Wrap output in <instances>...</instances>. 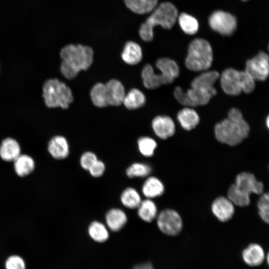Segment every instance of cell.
<instances>
[{"label": "cell", "mask_w": 269, "mask_h": 269, "mask_svg": "<svg viewBox=\"0 0 269 269\" xmlns=\"http://www.w3.org/2000/svg\"><path fill=\"white\" fill-rule=\"evenodd\" d=\"M134 269H153L152 267L150 264H144L139 266H137Z\"/></svg>", "instance_id": "obj_39"}, {"label": "cell", "mask_w": 269, "mask_h": 269, "mask_svg": "<svg viewBox=\"0 0 269 269\" xmlns=\"http://www.w3.org/2000/svg\"><path fill=\"white\" fill-rule=\"evenodd\" d=\"M178 120L182 127L186 131L194 129L199 122V117L195 110L188 107L180 111Z\"/></svg>", "instance_id": "obj_21"}, {"label": "cell", "mask_w": 269, "mask_h": 269, "mask_svg": "<svg viewBox=\"0 0 269 269\" xmlns=\"http://www.w3.org/2000/svg\"><path fill=\"white\" fill-rule=\"evenodd\" d=\"M152 128L155 134L163 139L172 136L175 132L174 123L168 116L155 117L152 122Z\"/></svg>", "instance_id": "obj_14"}, {"label": "cell", "mask_w": 269, "mask_h": 269, "mask_svg": "<svg viewBox=\"0 0 269 269\" xmlns=\"http://www.w3.org/2000/svg\"><path fill=\"white\" fill-rule=\"evenodd\" d=\"M6 269H25V264L23 259L18 256L9 257L5 262Z\"/></svg>", "instance_id": "obj_36"}, {"label": "cell", "mask_w": 269, "mask_h": 269, "mask_svg": "<svg viewBox=\"0 0 269 269\" xmlns=\"http://www.w3.org/2000/svg\"><path fill=\"white\" fill-rule=\"evenodd\" d=\"M122 203L130 209L137 208L141 200L137 191L132 187L126 188L121 196Z\"/></svg>", "instance_id": "obj_30"}, {"label": "cell", "mask_w": 269, "mask_h": 269, "mask_svg": "<svg viewBox=\"0 0 269 269\" xmlns=\"http://www.w3.org/2000/svg\"><path fill=\"white\" fill-rule=\"evenodd\" d=\"M47 150L55 159H63L69 154V146L67 139L63 136L55 135L48 141Z\"/></svg>", "instance_id": "obj_15"}, {"label": "cell", "mask_w": 269, "mask_h": 269, "mask_svg": "<svg viewBox=\"0 0 269 269\" xmlns=\"http://www.w3.org/2000/svg\"><path fill=\"white\" fill-rule=\"evenodd\" d=\"M263 191V183L253 174L244 172L237 175L235 183L229 188L227 197L235 205L246 207L250 203L251 194H262Z\"/></svg>", "instance_id": "obj_4"}, {"label": "cell", "mask_w": 269, "mask_h": 269, "mask_svg": "<svg viewBox=\"0 0 269 269\" xmlns=\"http://www.w3.org/2000/svg\"><path fill=\"white\" fill-rule=\"evenodd\" d=\"M262 248L257 244L250 245L243 252V258L246 264L251 266L261 265L264 260Z\"/></svg>", "instance_id": "obj_19"}, {"label": "cell", "mask_w": 269, "mask_h": 269, "mask_svg": "<svg viewBox=\"0 0 269 269\" xmlns=\"http://www.w3.org/2000/svg\"><path fill=\"white\" fill-rule=\"evenodd\" d=\"M42 91L44 104L48 108L66 109L73 101L70 87L56 78L46 80L42 86Z\"/></svg>", "instance_id": "obj_5"}, {"label": "cell", "mask_w": 269, "mask_h": 269, "mask_svg": "<svg viewBox=\"0 0 269 269\" xmlns=\"http://www.w3.org/2000/svg\"><path fill=\"white\" fill-rule=\"evenodd\" d=\"M133 12L142 14L151 12L156 6L158 0H124Z\"/></svg>", "instance_id": "obj_24"}, {"label": "cell", "mask_w": 269, "mask_h": 269, "mask_svg": "<svg viewBox=\"0 0 269 269\" xmlns=\"http://www.w3.org/2000/svg\"><path fill=\"white\" fill-rule=\"evenodd\" d=\"M138 216L143 221L150 222L157 216V209L154 202L150 199L141 201L137 208Z\"/></svg>", "instance_id": "obj_26"}, {"label": "cell", "mask_w": 269, "mask_h": 269, "mask_svg": "<svg viewBox=\"0 0 269 269\" xmlns=\"http://www.w3.org/2000/svg\"><path fill=\"white\" fill-rule=\"evenodd\" d=\"M13 162L15 171L19 176L24 177L28 175L34 169V161L28 155L20 154Z\"/></svg>", "instance_id": "obj_22"}, {"label": "cell", "mask_w": 269, "mask_h": 269, "mask_svg": "<svg viewBox=\"0 0 269 269\" xmlns=\"http://www.w3.org/2000/svg\"><path fill=\"white\" fill-rule=\"evenodd\" d=\"M155 65L161 72L173 80L179 75V67L177 63L172 59L167 58H160L157 60Z\"/></svg>", "instance_id": "obj_28"}, {"label": "cell", "mask_w": 269, "mask_h": 269, "mask_svg": "<svg viewBox=\"0 0 269 269\" xmlns=\"http://www.w3.org/2000/svg\"><path fill=\"white\" fill-rule=\"evenodd\" d=\"M242 0L244 1H248L249 0Z\"/></svg>", "instance_id": "obj_41"}, {"label": "cell", "mask_w": 269, "mask_h": 269, "mask_svg": "<svg viewBox=\"0 0 269 269\" xmlns=\"http://www.w3.org/2000/svg\"><path fill=\"white\" fill-rule=\"evenodd\" d=\"M176 7L169 2H164L157 6L139 28V34L141 38L147 42L153 38V28L160 25L165 29H171L178 17Z\"/></svg>", "instance_id": "obj_3"}, {"label": "cell", "mask_w": 269, "mask_h": 269, "mask_svg": "<svg viewBox=\"0 0 269 269\" xmlns=\"http://www.w3.org/2000/svg\"><path fill=\"white\" fill-rule=\"evenodd\" d=\"M105 170V165L103 162L97 160L89 169L88 171L92 176L98 177L103 175Z\"/></svg>", "instance_id": "obj_38"}, {"label": "cell", "mask_w": 269, "mask_h": 269, "mask_svg": "<svg viewBox=\"0 0 269 269\" xmlns=\"http://www.w3.org/2000/svg\"><path fill=\"white\" fill-rule=\"evenodd\" d=\"M214 132L215 137L219 142L235 146L248 136L250 127L244 120L241 111L232 108L229 112L228 117L216 125Z\"/></svg>", "instance_id": "obj_1"}, {"label": "cell", "mask_w": 269, "mask_h": 269, "mask_svg": "<svg viewBox=\"0 0 269 269\" xmlns=\"http://www.w3.org/2000/svg\"><path fill=\"white\" fill-rule=\"evenodd\" d=\"M62 59L60 71L68 79H72L81 70H87L92 64L94 52L92 49L81 44H68L60 52Z\"/></svg>", "instance_id": "obj_2"}, {"label": "cell", "mask_w": 269, "mask_h": 269, "mask_svg": "<svg viewBox=\"0 0 269 269\" xmlns=\"http://www.w3.org/2000/svg\"><path fill=\"white\" fill-rule=\"evenodd\" d=\"M259 214L266 223L269 221V195L268 193H262L258 202Z\"/></svg>", "instance_id": "obj_34"}, {"label": "cell", "mask_w": 269, "mask_h": 269, "mask_svg": "<svg viewBox=\"0 0 269 269\" xmlns=\"http://www.w3.org/2000/svg\"><path fill=\"white\" fill-rule=\"evenodd\" d=\"M157 224L164 234L169 236L178 234L182 228V220L179 213L171 209L161 211L158 215Z\"/></svg>", "instance_id": "obj_10"}, {"label": "cell", "mask_w": 269, "mask_h": 269, "mask_svg": "<svg viewBox=\"0 0 269 269\" xmlns=\"http://www.w3.org/2000/svg\"><path fill=\"white\" fill-rule=\"evenodd\" d=\"M137 143L140 152L147 157L151 156L153 154L157 146L156 142L154 139L146 136L139 138Z\"/></svg>", "instance_id": "obj_32"}, {"label": "cell", "mask_w": 269, "mask_h": 269, "mask_svg": "<svg viewBox=\"0 0 269 269\" xmlns=\"http://www.w3.org/2000/svg\"><path fill=\"white\" fill-rule=\"evenodd\" d=\"M146 98L143 93L137 89H133L125 95L123 103L128 109L133 110L145 104Z\"/></svg>", "instance_id": "obj_25"}, {"label": "cell", "mask_w": 269, "mask_h": 269, "mask_svg": "<svg viewBox=\"0 0 269 269\" xmlns=\"http://www.w3.org/2000/svg\"><path fill=\"white\" fill-rule=\"evenodd\" d=\"M90 237L95 241L104 242L109 238V233L105 226L98 221L91 223L88 228Z\"/></svg>", "instance_id": "obj_31"}, {"label": "cell", "mask_w": 269, "mask_h": 269, "mask_svg": "<svg viewBox=\"0 0 269 269\" xmlns=\"http://www.w3.org/2000/svg\"><path fill=\"white\" fill-rule=\"evenodd\" d=\"M177 19L181 28L185 33L192 35L198 31L199 23L194 17L182 12L178 15Z\"/></svg>", "instance_id": "obj_29"}, {"label": "cell", "mask_w": 269, "mask_h": 269, "mask_svg": "<svg viewBox=\"0 0 269 269\" xmlns=\"http://www.w3.org/2000/svg\"><path fill=\"white\" fill-rule=\"evenodd\" d=\"M211 210L214 216L223 222L230 220L235 212L234 204L228 197L224 196L219 197L214 200Z\"/></svg>", "instance_id": "obj_13"}, {"label": "cell", "mask_w": 269, "mask_h": 269, "mask_svg": "<svg viewBox=\"0 0 269 269\" xmlns=\"http://www.w3.org/2000/svg\"><path fill=\"white\" fill-rule=\"evenodd\" d=\"M151 172L150 167L142 163H134L129 167L126 170V174L130 178L144 177Z\"/></svg>", "instance_id": "obj_33"}, {"label": "cell", "mask_w": 269, "mask_h": 269, "mask_svg": "<svg viewBox=\"0 0 269 269\" xmlns=\"http://www.w3.org/2000/svg\"><path fill=\"white\" fill-rule=\"evenodd\" d=\"M127 215L122 210L113 208L106 214V221L108 227L113 231H118L126 224Z\"/></svg>", "instance_id": "obj_20"}, {"label": "cell", "mask_w": 269, "mask_h": 269, "mask_svg": "<svg viewBox=\"0 0 269 269\" xmlns=\"http://www.w3.org/2000/svg\"><path fill=\"white\" fill-rule=\"evenodd\" d=\"M221 85L223 91L231 96L242 92L249 94L255 88V81L245 71L228 68L221 76Z\"/></svg>", "instance_id": "obj_7"}, {"label": "cell", "mask_w": 269, "mask_h": 269, "mask_svg": "<svg viewBox=\"0 0 269 269\" xmlns=\"http://www.w3.org/2000/svg\"><path fill=\"white\" fill-rule=\"evenodd\" d=\"M214 85L211 80L204 76H198L192 80L191 88L186 92L194 107L207 104L217 94Z\"/></svg>", "instance_id": "obj_8"}, {"label": "cell", "mask_w": 269, "mask_h": 269, "mask_svg": "<svg viewBox=\"0 0 269 269\" xmlns=\"http://www.w3.org/2000/svg\"><path fill=\"white\" fill-rule=\"evenodd\" d=\"M90 97L93 104L97 107L103 108L109 105L106 85L103 83H98L93 87Z\"/></svg>", "instance_id": "obj_27"}, {"label": "cell", "mask_w": 269, "mask_h": 269, "mask_svg": "<svg viewBox=\"0 0 269 269\" xmlns=\"http://www.w3.org/2000/svg\"><path fill=\"white\" fill-rule=\"evenodd\" d=\"M174 95L176 99L181 105L189 107H194L187 92H184L181 87H176Z\"/></svg>", "instance_id": "obj_35"}, {"label": "cell", "mask_w": 269, "mask_h": 269, "mask_svg": "<svg viewBox=\"0 0 269 269\" xmlns=\"http://www.w3.org/2000/svg\"><path fill=\"white\" fill-rule=\"evenodd\" d=\"M142 57V50L137 43L129 41L125 44L122 53V58L125 63L135 65L141 60Z\"/></svg>", "instance_id": "obj_18"}, {"label": "cell", "mask_w": 269, "mask_h": 269, "mask_svg": "<svg viewBox=\"0 0 269 269\" xmlns=\"http://www.w3.org/2000/svg\"><path fill=\"white\" fill-rule=\"evenodd\" d=\"M269 61L268 55L261 51L255 57L246 61L245 71L255 81H265L269 76Z\"/></svg>", "instance_id": "obj_11"}, {"label": "cell", "mask_w": 269, "mask_h": 269, "mask_svg": "<svg viewBox=\"0 0 269 269\" xmlns=\"http://www.w3.org/2000/svg\"><path fill=\"white\" fill-rule=\"evenodd\" d=\"M20 151L19 143L10 137L3 139L0 145V156L5 161H14L20 154Z\"/></svg>", "instance_id": "obj_17"}, {"label": "cell", "mask_w": 269, "mask_h": 269, "mask_svg": "<svg viewBox=\"0 0 269 269\" xmlns=\"http://www.w3.org/2000/svg\"><path fill=\"white\" fill-rule=\"evenodd\" d=\"M142 191L145 197L150 199L161 195L164 191V187L159 179L152 176L145 181Z\"/></svg>", "instance_id": "obj_23"}, {"label": "cell", "mask_w": 269, "mask_h": 269, "mask_svg": "<svg viewBox=\"0 0 269 269\" xmlns=\"http://www.w3.org/2000/svg\"><path fill=\"white\" fill-rule=\"evenodd\" d=\"M141 77L143 85L148 89H154L162 85L170 84L174 81L162 72L160 74L155 73L150 64H146L143 67Z\"/></svg>", "instance_id": "obj_12"}, {"label": "cell", "mask_w": 269, "mask_h": 269, "mask_svg": "<svg viewBox=\"0 0 269 269\" xmlns=\"http://www.w3.org/2000/svg\"><path fill=\"white\" fill-rule=\"evenodd\" d=\"M210 27L220 34L230 36L237 28V21L235 16L222 10L213 12L209 16Z\"/></svg>", "instance_id": "obj_9"}, {"label": "cell", "mask_w": 269, "mask_h": 269, "mask_svg": "<svg viewBox=\"0 0 269 269\" xmlns=\"http://www.w3.org/2000/svg\"><path fill=\"white\" fill-rule=\"evenodd\" d=\"M212 61V47L207 40L196 38L191 42L185 59L188 69L193 71L207 70L211 67Z\"/></svg>", "instance_id": "obj_6"}, {"label": "cell", "mask_w": 269, "mask_h": 269, "mask_svg": "<svg viewBox=\"0 0 269 269\" xmlns=\"http://www.w3.org/2000/svg\"><path fill=\"white\" fill-rule=\"evenodd\" d=\"M97 160L96 155L93 152L87 151L82 155L80 162L81 167L84 169L88 170Z\"/></svg>", "instance_id": "obj_37"}, {"label": "cell", "mask_w": 269, "mask_h": 269, "mask_svg": "<svg viewBox=\"0 0 269 269\" xmlns=\"http://www.w3.org/2000/svg\"><path fill=\"white\" fill-rule=\"evenodd\" d=\"M269 117H268L267 118V121H266V124L268 127H269Z\"/></svg>", "instance_id": "obj_40"}, {"label": "cell", "mask_w": 269, "mask_h": 269, "mask_svg": "<svg viewBox=\"0 0 269 269\" xmlns=\"http://www.w3.org/2000/svg\"><path fill=\"white\" fill-rule=\"evenodd\" d=\"M105 85L108 105L117 106L123 103L126 94L122 83L117 80L112 79Z\"/></svg>", "instance_id": "obj_16"}]
</instances>
